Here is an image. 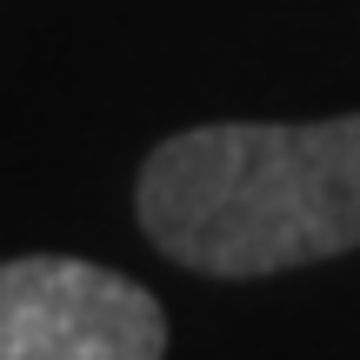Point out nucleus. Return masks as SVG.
Returning a JSON list of instances; mask_svg holds the SVG:
<instances>
[{
    "label": "nucleus",
    "instance_id": "obj_1",
    "mask_svg": "<svg viewBox=\"0 0 360 360\" xmlns=\"http://www.w3.org/2000/svg\"><path fill=\"white\" fill-rule=\"evenodd\" d=\"M134 207L160 254L220 281L347 254L360 247V114L174 134L147 154Z\"/></svg>",
    "mask_w": 360,
    "mask_h": 360
},
{
    "label": "nucleus",
    "instance_id": "obj_2",
    "mask_svg": "<svg viewBox=\"0 0 360 360\" xmlns=\"http://www.w3.org/2000/svg\"><path fill=\"white\" fill-rule=\"evenodd\" d=\"M167 314L141 281L74 254L0 267V360H160Z\"/></svg>",
    "mask_w": 360,
    "mask_h": 360
}]
</instances>
